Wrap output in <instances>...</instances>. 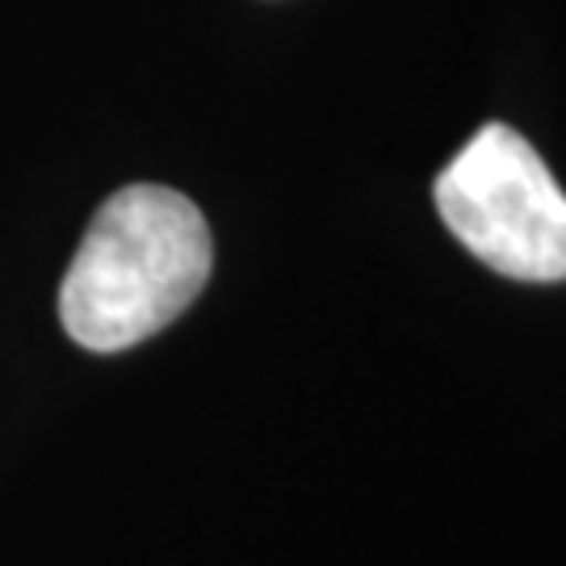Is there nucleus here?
Instances as JSON below:
<instances>
[{
	"mask_svg": "<svg viewBox=\"0 0 566 566\" xmlns=\"http://www.w3.org/2000/svg\"><path fill=\"white\" fill-rule=\"evenodd\" d=\"M202 210L168 185H126L93 214L60 285L63 332L93 353L143 344L189 311L210 282Z\"/></svg>",
	"mask_w": 566,
	"mask_h": 566,
	"instance_id": "f257e3e1",
	"label": "nucleus"
},
{
	"mask_svg": "<svg viewBox=\"0 0 566 566\" xmlns=\"http://www.w3.org/2000/svg\"><path fill=\"white\" fill-rule=\"evenodd\" d=\"M437 210L470 256L512 282H566V193L533 143L483 126L437 177Z\"/></svg>",
	"mask_w": 566,
	"mask_h": 566,
	"instance_id": "f03ea898",
	"label": "nucleus"
}]
</instances>
